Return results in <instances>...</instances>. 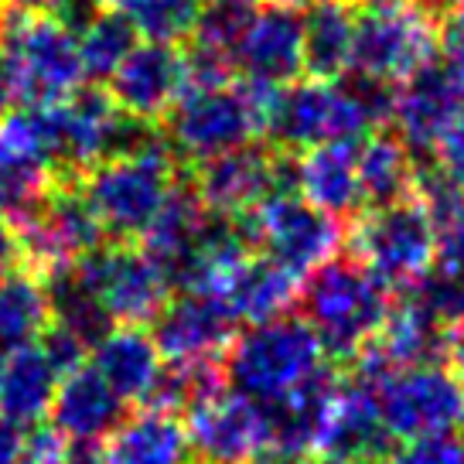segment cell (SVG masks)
I'll return each mask as SVG.
<instances>
[{"mask_svg": "<svg viewBox=\"0 0 464 464\" xmlns=\"http://www.w3.org/2000/svg\"><path fill=\"white\" fill-rule=\"evenodd\" d=\"M188 440L195 464H253L270 450L266 406L236 390L188 410Z\"/></svg>", "mask_w": 464, "mask_h": 464, "instance_id": "cell-14", "label": "cell"}, {"mask_svg": "<svg viewBox=\"0 0 464 464\" xmlns=\"http://www.w3.org/2000/svg\"><path fill=\"white\" fill-rule=\"evenodd\" d=\"M48 324H52V304L44 280L31 274L28 266H17L14 274L0 280V362L38 345Z\"/></svg>", "mask_w": 464, "mask_h": 464, "instance_id": "cell-29", "label": "cell"}, {"mask_svg": "<svg viewBox=\"0 0 464 464\" xmlns=\"http://www.w3.org/2000/svg\"><path fill=\"white\" fill-rule=\"evenodd\" d=\"M38 348L44 352V359L52 362V369H55L58 376H69L79 365H86V359H89L86 342L75 332H69V328H62L58 321H52V324L44 328V334L38 338Z\"/></svg>", "mask_w": 464, "mask_h": 464, "instance_id": "cell-34", "label": "cell"}, {"mask_svg": "<svg viewBox=\"0 0 464 464\" xmlns=\"http://www.w3.org/2000/svg\"><path fill=\"white\" fill-rule=\"evenodd\" d=\"M89 359H92L89 365L110 382V390L123 403L137 406L147 400V392H150L154 379L160 376V365H164L158 342L144 324H113L92 345Z\"/></svg>", "mask_w": 464, "mask_h": 464, "instance_id": "cell-25", "label": "cell"}, {"mask_svg": "<svg viewBox=\"0 0 464 464\" xmlns=\"http://www.w3.org/2000/svg\"><path fill=\"white\" fill-rule=\"evenodd\" d=\"M362 140H328L297 158V195H304V202L345 226L365 212L362 185H359Z\"/></svg>", "mask_w": 464, "mask_h": 464, "instance_id": "cell-22", "label": "cell"}, {"mask_svg": "<svg viewBox=\"0 0 464 464\" xmlns=\"http://www.w3.org/2000/svg\"><path fill=\"white\" fill-rule=\"evenodd\" d=\"M396 450V437L379 413L376 390L355 376H342V390L334 396L332 417L321 437L318 454L348 458V461L386 464Z\"/></svg>", "mask_w": 464, "mask_h": 464, "instance_id": "cell-20", "label": "cell"}, {"mask_svg": "<svg viewBox=\"0 0 464 464\" xmlns=\"http://www.w3.org/2000/svg\"><path fill=\"white\" fill-rule=\"evenodd\" d=\"M464 113V62L437 52L427 65L400 82L396 96V133L413 154H434L448 127Z\"/></svg>", "mask_w": 464, "mask_h": 464, "instance_id": "cell-13", "label": "cell"}, {"mask_svg": "<svg viewBox=\"0 0 464 464\" xmlns=\"http://www.w3.org/2000/svg\"><path fill=\"white\" fill-rule=\"evenodd\" d=\"M102 89L110 100L133 120L164 123L171 106L188 89V65H185V44L171 42H144L137 44L123 65L116 69Z\"/></svg>", "mask_w": 464, "mask_h": 464, "instance_id": "cell-15", "label": "cell"}, {"mask_svg": "<svg viewBox=\"0 0 464 464\" xmlns=\"http://www.w3.org/2000/svg\"><path fill=\"white\" fill-rule=\"evenodd\" d=\"M338 390H342V369L324 362L301 386H294L274 403H263L270 420V450L297 461L321 450V437H324Z\"/></svg>", "mask_w": 464, "mask_h": 464, "instance_id": "cell-19", "label": "cell"}, {"mask_svg": "<svg viewBox=\"0 0 464 464\" xmlns=\"http://www.w3.org/2000/svg\"><path fill=\"white\" fill-rule=\"evenodd\" d=\"M392 287L382 284L362 260L338 253L301 280L297 307L314 328L324 355L348 365L362 352L392 311Z\"/></svg>", "mask_w": 464, "mask_h": 464, "instance_id": "cell-1", "label": "cell"}, {"mask_svg": "<svg viewBox=\"0 0 464 464\" xmlns=\"http://www.w3.org/2000/svg\"><path fill=\"white\" fill-rule=\"evenodd\" d=\"M434 158L437 164L444 168L454 185H461L464 188V113L454 120L448 127V133L440 137V144L434 147Z\"/></svg>", "mask_w": 464, "mask_h": 464, "instance_id": "cell-36", "label": "cell"}, {"mask_svg": "<svg viewBox=\"0 0 464 464\" xmlns=\"http://www.w3.org/2000/svg\"><path fill=\"white\" fill-rule=\"evenodd\" d=\"M440 52L464 62V0H454L440 21Z\"/></svg>", "mask_w": 464, "mask_h": 464, "instance_id": "cell-37", "label": "cell"}, {"mask_svg": "<svg viewBox=\"0 0 464 464\" xmlns=\"http://www.w3.org/2000/svg\"><path fill=\"white\" fill-rule=\"evenodd\" d=\"M444 359H448L450 372L464 382V321L444 332Z\"/></svg>", "mask_w": 464, "mask_h": 464, "instance_id": "cell-39", "label": "cell"}, {"mask_svg": "<svg viewBox=\"0 0 464 464\" xmlns=\"http://www.w3.org/2000/svg\"><path fill=\"white\" fill-rule=\"evenodd\" d=\"M359 185L365 208H382L413 198L417 158L396 133V127H379L359 144Z\"/></svg>", "mask_w": 464, "mask_h": 464, "instance_id": "cell-27", "label": "cell"}, {"mask_svg": "<svg viewBox=\"0 0 464 464\" xmlns=\"http://www.w3.org/2000/svg\"><path fill=\"white\" fill-rule=\"evenodd\" d=\"M0 62L14 82L21 110L65 102L86 82L79 38L48 11H24L4 4Z\"/></svg>", "mask_w": 464, "mask_h": 464, "instance_id": "cell-2", "label": "cell"}, {"mask_svg": "<svg viewBox=\"0 0 464 464\" xmlns=\"http://www.w3.org/2000/svg\"><path fill=\"white\" fill-rule=\"evenodd\" d=\"M253 464H304L297 461V458H287V454H276V450H266V454H260Z\"/></svg>", "mask_w": 464, "mask_h": 464, "instance_id": "cell-43", "label": "cell"}, {"mask_svg": "<svg viewBox=\"0 0 464 464\" xmlns=\"http://www.w3.org/2000/svg\"><path fill=\"white\" fill-rule=\"evenodd\" d=\"M236 72L256 86H290L304 75V21L287 4H256L243 42L236 44Z\"/></svg>", "mask_w": 464, "mask_h": 464, "instance_id": "cell-16", "label": "cell"}, {"mask_svg": "<svg viewBox=\"0 0 464 464\" xmlns=\"http://www.w3.org/2000/svg\"><path fill=\"white\" fill-rule=\"evenodd\" d=\"M345 243L348 253L392 290L417 284L434 270L437 260L434 218L427 216L417 195L382 208H365L362 216L352 218Z\"/></svg>", "mask_w": 464, "mask_h": 464, "instance_id": "cell-6", "label": "cell"}, {"mask_svg": "<svg viewBox=\"0 0 464 464\" xmlns=\"http://www.w3.org/2000/svg\"><path fill=\"white\" fill-rule=\"evenodd\" d=\"M106 464H195L188 427L178 413L137 406L102 444Z\"/></svg>", "mask_w": 464, "mask_h": 464, "instance_id": "cell-24", "label": "cell"}, {"mask_svg": "<svg viewBox=\"0 0 464 464\" xmlns=\"http://www.w3.org/2000/svg\"><path fill=\"white\" fill-rule=\"evenodd\" d=\"M130 17L147 42L185 44L202 14V0H100Z\"/></svg>", "mask_w": 464, "mask_h": 464, "instance_id": "cell-31", "label": "cell"}, {"mask_svg": "<svg viewBox=\"0 0 464 464\" xmlns=\"http://www.w3.org/2000/svg\"><path fill=\"white\" fill-rule=\"evenodd\" d=\"M304 79L338 82L352 69L355 42V4L318 0L304 7Z\"/></svg>", "mask_w": 464, "mask_h": 464, "instance_id": "cell-26", "label": "cell"}, {"mask_svg": "<svg viewBox=\"0 0 464 464\" xmlns=\"http://www.w3.org/2000/svg\"><path fill=\"white\" fill-rule=\"evenodd\" d=\"M11 229L21 246V266L42 280L72 270L82 256L106 243L100 218L79 181H55L38 208Z\"/></svg>", "mask_w": 464, "mask_h": 464, "instance_id": "cell-8", "label": "cell"}, {"mask_svg": "<svg viewBox=\"0 0 464 464\" xmlns=\"http://www.w3.org/2000/svg\"><path fill=\"white\" fill-rule=\"evenodd\" d=\"M178 174L181 160L174 158L168 137H160L144 150L100 160L79 185L100 218L102 236L116 243H140L178 185Z\"/></svg>", "mask_w": 464, "mask_h": 464, "instance_id": "cell-3", "label": "cell"}, {"mask_svg": "<svg viewBox=\"0 0 464 464\" xmlns=\"http://www.w3.org/2000/svg\"><path fill=\"white\" fill-rule=\"evenodd\" d=\"M55 181L31 110L0 116V218L17 226L38 208Z\"/></svg>", "mask_w": 464, "mask_h": 464, "instance_id": "cell-17", "label": "cell"}, {"mask_svg": "<svg viewBox=\"0 0 464 464\" xmlns=\"http://www.w3.org/2000/svg\"><path fill=\"white\" fill-rule=\"evenodd\" d=\"M113 324H154L171 301V280L140 243H102L72 266Z\"/></svg>", "mask_w": 464, "mask_h": 464, "instance_id": "cell-9", "label": "cell"}, {"mask_svg": "<svg viewBox=\"0 0 464 464\" xmlns=\"http://www.w3.org/2000/svg\"><path fill=\"white\" fill-rule=\"evenodd\" d=\"M212 294L229 307V314L239 324H263V321L284 318L297 304L301 276L284 270L266 253H249L246 260L236 263L222 276V284Z\"/></svg>", "mask_w": 464, "mask_h": 464, "instance_id": "cell-23", "label": "cell"}, {"mask_svg": "<svg viewBox=\"0 0 464 464\" xmlns=\"http://www.w3.org/2000/svg\"><path fill=\"white\" fill-rule=\"evenodd\" d=\"M256 4L260 0H208V4H202V14L195 21V31L188 34V42L232 58L236 44L243 42L249 21L256 14Z\"/></svg>", "mask_w": 464, "mask_h": 464, "instance_id": "cell-32", "label": "cell"}, {"mask_svg": "<svg viewBox=\"0 0 464 464\" xmlns=\"http://www.w3.org/2000/svg\"><path fill=\"white\" fill-rule=\"evenodd\" d=\"M328 362L314 328L297 314L246 324L222 355L226 386L256 403H274Z\"/></svg>", "mask_w": 464, "mask_h": 464, "instance_id": "cell-4", "label": "cell"}, {"mask_svg": "<svg viewBox=\"0 0 464 464\" xmlns=\"http://www.w3.org/2000/svg\"><path fill=\"white\" fill-rule=\"evenodd\" d=\"M17 266H21V246H17V236L14 229L0 218V280L7 274H14Z\"/></svg>", "mask_w": 464, "mask_h": 464, "instance_id": "cell-40", "label": "cell"}, {"mask_svg": "<svg viewBox=\"0 0 464 464\" xmlns=\"http://www.w3.org/2000/svg\"><path fill=\"white\" fill-rule=\"evenodd\" d=\"M58 372L44 359L38 345L24 348L0 362V417L21 423V427H38L48 420V406L55 400Z\"/></svg>", "mask_w": 464, "mask_h": 464, "instance_id": "cell-28", "label": "cell"}, {"mask_svg": "<svg viewBox=\"0 0 464 464\" xmlns=\"http://www.w3.org/2000/svg\"><path fill=\"white\" fill-rule=\"evenodd\" d=\"M311 464H365V461H348V458H332V454H321Z\"/></svg>", "mask_w": 464, "mask_h": 464, "instance_id": "cell-44", "label": "cell"}, {"mask_svg": "<svg viewBox=\"0 0 464 464\" xmlns=\"http://www.w3.org/2000/svg\"><path fill=\"white\" fill-rule=\"evenodd\" d=\"M123 417L127 403L89 362L58 379L55 400L48 406V427H55L69 444H100Z\"/></svg>", "mask_w": 464, "mask_h": 464, "instance_id": "cell-21", "label": "cell"}, {"mask_svg": "<svg viewBox=\"0 0 464 464\" xmlns=\"http://www.w3.org/2000/svg\"><path fill=\"white\" fill-rule=\"evenodd\" d=\"M65 464H106V454L100 444H69Z\"/></svg>", "mask_w": 464, "mask_h": 464, "instance_id": "cell-41", "label": "cell"}, {"mask_svg": "<svg viewBox=\"0 0 464 464\" xmlns=\"http://www.w3.org/2000/svg\"><path fill=\"white\" fill-rule=\"evenodd\" d=\"M236 328L239 321L232 318L229 307L216 294L178 290V297H171L168 307L154 318L150 334L168 362H185V359H222L236 338Z\"/></svg>", "mask_w": 464, "mask_h": 464, "instance_id": "cell-18", "label": "cell"}, {"mask_svg": "<svg viewBox=\"0 0 464 464\" xmlns=\"http://www.w3.org/2000/svg\"><path fill=\"white\" fill-rule=\"evenodd\" d=\"M0 21H4V0H0Z\"/></svg>", "mask_w": 464, "mask_h": 464, "instance_id": "cell-45", "label": "cell"}, {"mask_svg": "<svg viewBox=\"0 0 464 464\" xmlns=\"http://www.w3.org/2000/svg\"><path fill=\"white\" fill-rule=\"evenodd\" d=\"M253 229L260 253L304 280L321 263L338 256V249L345 246L348 226L324 216L301 195H270L253 208Z\"/></svg>", "mask_w": 464, "mask_h": 464, "instance_id": "cell-12", "label": "cell"}, {"mask_svg": "<svg viewBox=\"0 0 464 464\" xmlns=\"http://www.w3.org/2000/svg\"><path fill=\"white\" fill-rule=\"evenodd\" d=\"M386 464H464V440L458 434L413 437L392 450Z\"/></svg>", "mask_w": 464, "mask_h": 464, "instance_id": "cell-33", "label": "cell"}, {"mask_svg": "<svg viewBox=\"0 0 464 464\" xmlns=\"http://www.w3.org/2000/svg\"><path fill=\"white\" fill-rule=\"evenodd\" d=\"M137 44H140V31L130 17L116 7H102L79 34V58H82L86 79L102 86Z\"/></svg>", "mask_w": 464, "mask_h": 464, "instance_id": "cell-30", "label": "cell"}, {"mask_svg": "<svg viewBox=\"0 0 464 464\" xmlns=\"http://www.w3.org/2000/svg\"><path fill=\"white\" fill-rule=\"evenodd\" d=\"M355 42L352 69L386 82H403L440 52V24L417 0H352Z\"/></svg>", "mask_w": 464, "mask_h": 464, "instance_id": "cell-5", "label": "cell"}, {"mask_svg": "<svg viewBox=\"0 0 464 464\" xmlns=\"http://www.w3.org/2000/svg\"><path fill=\"white\" fill-rule=\"evenodd\" d=\"M24 444H28V427L0 417V464H21Z\"/></svg>", "mask_w": 464, "mask_h": 464, "instance_id": "cell-38", "label": "cell"}, {"mask_svg": "<svg viewBox=\"0 0 464 464\" xmlns=\"http://www.w3.org/2000/svg\"><path fill=\"white\" fill-rule=\"evenodd\" d=\"M4 4H11V7H24V11H48V14H55L58 7H65L69 0H4Z\"/></svg>", "mask_w": 464, "mask_h": 464, "instance_id": "cell-42", "label": "cell"}, {"mask_svg": "<svg viewBox=\"0 0 464 464\" xmlns=\"http://www.w3.org/2000/svg\"><path fill=\"white\" fill-rule=\"evenodd\" d=\"M376 400L396 440L464 430V382L448 365L396 369L376 386Z\"/></svg>", "mask_w": 464, "mask_h": 464, "instance_id": "cell-11", "label": "cell"}, {"mask_svg": "<svg viewBox=\"0 0 464 464\" xmlns=\"http://www.w3.org/2000/svg\"><path fill=\"white\" fill-rule=\"evenodd\" d=\"M160 127L185 168L260 140V116L239 79L218 89H185Z\"/></svg>", "mask_w": 464, "mask_h": 464, "instance_id": "cell-7", "label": "cell"}, {"mask_svg": "<svg viewBox=\"0 0 464 464\" xmlns=\"http://www.w3.org/2000/svg\"><path fill=\"white\" fill-rule=\"evenodd\" d=\"M65 454H69V440L58 434L55 427L38 423V427L28 430V444H24L21 464H65Z\"/></svg>", "mask_w": 464, "mask_h": 464, "instance_id": "cell-35", "label": "cell"}, {"mask_svg": "<svg viewBox=\"0 0 464 464\" xmlns=\"http://www.w3.org/2000/svg\"><path fill=\"white\" fill-rule=\"evenodd\" d=\"M181 171L198 198L218 216L249 212L270 195H297V158L280 154L263 140H249L191 168L181 164Z\"/></svg>", "mask_w": 464, "mask_h": 464, "instance_id": "cell-10", "label": "cell"}]
</instances>
